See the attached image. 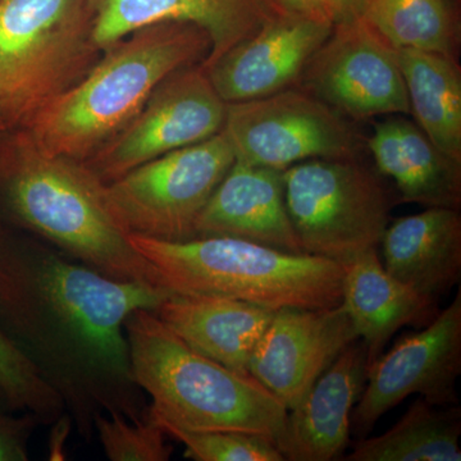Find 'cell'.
<instances>
[{
    "label": "cell",
    "mask_w": 461,
    "mask_h": 461,
    "mask_svg": "<svg viewBox=\"0 0 461 461\" xmlns=\"http://www.w3.org/2000/svg\"><path fill=\"white\" fill-rule=\"evenodd\" d=\"M93 36L107 50L127 35L160 23H193L208 33V68L230 48L250 38L281 11L272 0H91Z\"/></svg>",
    "instance_id": "cell-15"
},
{
    "label": "cell",
    "mask_w": 461,
    "mask_h": 461,
    "mask_svg": "<svg viewBox=\"0 0 461 461\" xmlns=\"http://www.w3.org/2000/svg\"><path fill=\"white\" fill-rule=\"evenodd\" d=\"M332 30L330 21L281 11L204 69L227 104L266 98L300 83Z\"/></svg>",
    "instance_id": "cell-14"
},
{
    "label": "cell",
    "mask_w": 461,
    "mask_h": 461,
    "mask_svg": "<svg viewBox=\"0 0 461 461\" xmlns=\"http://www.w3.org/2000/svg\"><path fill=\"white\" fill-rule=\"evenodd\" d=\"M384 269L415 291L438 300L461 278L459 209L430 206L388 223L381 240Z\"/></svg>",
    "instance_id": "cell-19"
},
{
    "label": "cell",
    "mask_w": 461,
    "mask_h": 461,
    "mask_svg": "<svg viewBox=\"0 0 461 461\" xmlns=\"http://www.w3.org/2000/svg\"><path fill=\"white\" fill-rule=\"evenodd\" d=\"M285 202L304 254L348 266L378 250L390 223L384 182L357 159H311L282 171Z\"/></svg>",
    "instance_id": "cell-7"
},
{
    "label": "cell",
    "mask_w": 461,
    "mask_h": 461,
    "mask_svg": "<svg viewBox=\"0 0 461 461\" xmlns=\"http://www.w3.org/2000/svg\"><path fill=\"white\" fill-rule=\"evenodd\" d=\"M2 240H3L2 236H0V244H2Z\"/></svg>",
    "instance_id": "cell-33"
},
{
    "label": "cell",
    "mask_w": 461,
    "mask_h": 461,
    "mask_svg": "<svg viewBox=\"0 0 461 461\" xmlns=\"http://www.w3.org/2000/svg\"><path fill=\"white\" fill-rule=\"evenodd\" d=\"M461 375V291L426 329L405 336L388 353L366 366V384L351 412L357 438L411 395L436 406L457 405Z\"/></svg>",
    "instance_id": "cell-11"
},
{
    "label": "cell",
    "mask_w": 461,
    "mask_h": 461,
    "mask_svg": "<svg viewBox=\"0 0 461 461\" xmlns=\"http://www.w3.org/2000/svg\"><path fill=\"white\" fill-rule=\"evenodd\" d=\"M169 291L121 281L42 244L0 250V320L9 338L62 397L83 438L100 415L142 420L144 391L133 378L127 317L156 311Z\"/></svg>",
    "instance_id": "cell-1"
},
{
    "label": "cell",
    "mask_w": 461,
    "mask_h": 461,
    "mask_svg": "<svg viewBox=\"0 0 461 461\" xmlns=\"http://www.w3.org/2000/svg\"><path fill=\"white\" fill-rule=\"evenodd\" d=\"M91 0H0V122L23 129L77 84L103 51Z\"/></svg>",
    "instance_id": "cell-6"
},
{
    "label": "cell",
    "mask_w": 461,
    "mask_h": 461,
    "mask_svg": "<svg viewBox=\"0 0 461 461\" xmlns=\"http://www.w3.org/2000/svg\"><path fill=\"white\" fill-rule=\"evenodd\" d=\"M3 132H5V129H3L2 122H0V135H2Z\"/></svg>",
    "instance_id": "cell-32"
},
{
    "label": "cell",
    "mask_w": 461,
    "mask_h": 461,
    "mask_svg": "<svg viewBox=\"0 0 461 461\" xmlns=\"http://www.w3.org/2000/svg\"><path fill=\"white\" fill-rule=\"evenodd\" d=\"M223 132L236 159L278 171L311 159H357L360 151L345 115L303 87L229 103Z\"/></svg>",
    "instance_id": "cell-9"
},
{
    "label": "cell",
    "mask_w": 461,
    "mask_h": 461,
    "mask_svg": "<svg viewBox=\"0 0 461 461\" xmlns=\"http://www.w3.org/2000/svg\"><path fill=\"white\" fill-rule=\"evenodd\" d=\"M357 339L342 304L327 309H280L251 354L249 375L291 411L321 373Z\"/></svg>",
    "instance_id": "cell-13"
},
{
    "label": "cell",
    "mask_w": 461,
    "mask_h": 461,
    "mask_svg": "<svg viewBox=\"0 0 461 461\" xmlns=\"http://www.w3.org/2000/svg\"><path fill=\"white\" fill-rule=\"evenodd\" d=\"M199 236H229L303 253L285 202L282 171L235 159L196 222Z\"/></svg>",
    "instance_id": "cell-17"
},
{
    "label": "cell",
    "mask_w": 461,
    "mask_h": 461,
    "mask_svg": "<svg viewBox=\"0 0 461 461\" xmlns=\"http://www.w3.org/2000/svg\"><path fill=\"white\" fill-rule=\"evenodd\" d=\"M153 312L194 351L242 375L275 314L230 297L177 293Z\"/></svg>",
    "instance_id": "cell-18"
},
{
    "label": "cell",
    "mask_w": 461,
    "mask_h": 461,
    "mask_svg": "<svg viewBox=\"0 0 461 461\" xmlns=\"http://www.w3.org/2000/svg\"><path fill=\"white\" fill-rule=\"evenodd\" d=\"M227 103L202 65L168 76L131 122L83 165L103 184L149 160L198 144L223 130Z\"/></svg>",
    "instance_id": "cell-10"
},
{
    "label": "cell",
    "mask_w": 461,
    "mask_h": 461,
    "mask_svg": "<svg viewBox=\"0 0 461 461\" xmlns=\"http://www.w3.org/2000/svg\"><path fill=\"white\" fill-rule=\"evenodd\" d=\"M74 427L71 415L68 412L60 415L54 423H51L50 438V460L59 461L66 459V441L69 432Z\"/></svg>",
    "instance_id": "cell-30"
},
{
    "label": "cell",
    "mask_w": 461,
    "mask_h": 461,
    "mask_svg": "<svg viewBox=\"0 0 461 461\" xmlns=\"http://www.w3.org/2000/svg\"><path fill=\"white\" fill-rule=\"evenodd\" d=\"M0 189L17 220L67 257L115 280L158 286L109 212L104 184L83 163L11 130L0 135Z\"/></svg>",
    "instance_id": "cell-3"
},
{
    "label": "cell",
    "mask_w": 461,
    "mask_h": 461,
    "mask_svg": "<svg viewBox=\"0 0 461 461\" xmlns=\"http://www.w3.org/2000/svg\"><path fill=\"white\" fill-rule=\"evenodd\" d=\"M333 26L363 20L372 0H321Z\"/></svg>",
    "instance_id": "cell-29"
},
{
    "label": "cell",
    "mask_w": 461,
    "mask_h": 461,
    "mask_svg": "<svg viewBox=\"0 0 461 461\" xmlns=\"http://www.w3.org/2000/svg\"><path fill=\"white\" fill-rule=\"evenodd\" d=\"M133 378L150 396L148 417L195 430H235L277 446L288 411L253 375L196 353L153 311L138 309L124 323Z\"/></svg>",
    "instance_id": "cell-4"
},
{
    "label": "cell",
    "mask_w": 461,
    "mask_h": 461,
    "mask_svg": "<svg viewBox=\"0 0 461 461\" xmlns=\"http://www.w3.org/2000/svg\"><path fill=\"white\" fill-rule=\"evenodd\" d=\"M411 113L442 153L461 163V72L455 57L395 50Z\"/></svg>",
    "instance_id": "cell-22"
},
{
    "label": "cell",
    "mask_w": 461,
    "mask_h": 461,
    "mask_svg": "<svg viewBox=\"0 0 461 461\" xmlns=\"http://www.w3.org/2000/svg\"><path fill=\"white\" fill-rule=\"evenodd\" d=\"M363 20L393 50L455 57L456 35L445 0H372Z\"/></svg>",
    "instance_id": "cell-24"
},
{
    "label": "cell",
    "mask_w": 461,
    "mask_h": 461,
    "mask_svg": "<svg viewBox=\"0 0 461 461\" xmlns=\"http://www.w3.org/2000/svg\"><path fill=\"white\" fill-rule=\"evenodd\" d=\"M235 159L222 130L104 184L105 203L127 235L186 241L196 238L199 215Z\"/></svg>",
    "instance_id": "cell-8"
},
{
    "label": "cell",
    "mask_w": 461,
    "mask_h": 461,
    "mask_svg": "<svg viewBox=\"0 0 461 461\" xmlns=\"http://www.w3.org/2000/svg\"><path fill=\"white\" fill-rule=\"evenodd\" d=\"M0 393L14 409L35 415L41 424L54 423L65 414L62 397L41 377L29 357L0 323Z\"/></svg>",
    "instance_id": "cell-25"
},
{
    "label": "cell",
    "mask_w": 461,
    "mask_h": 461,
    "mask_svg": "<svg viewBox=\"0 0 461 461\" xmlns=\"http://www.w3.org/2000/svg\"><path fill=\"white\" fill-rule=\"evenodd\" d=\"M169 293L230 297L271 309H327L341 304L345 267L229 236L169 242L127 235Z\"/></svg>",
    "instance_id": "cell-5"
},
{
    "label": "cell",
    "mask_w": 461,
    "mask_h": 461,
    "mask_svg": "<svg viewBox=\"0 0 461 461\" xmlns=\"http://www.w3.org/2000/svg\"><path fill=\"white\" fill-rule=\"evenodd\" d=\"M381 175L395 182L402 202L459 209L461 163L442 153L418 124L393 117L366 140Z\"/></svg>",
    "instance_id": "cell-21"
},
{
    "label": "cell",
    "mask_w": 461,
    "mask_h": 461,
    "mask_svg": "<svg viewBox=\"0 0 461 461\" xmlns=\"http://www.w3.org/2000/svg\"><path fill=\"white\" fill-rule=\"evenodd\" d=\"M280 5L285 11L321 18V20H327L330 23L321 0H280Z\"/></svg>",
    "instance_id": "cell-31"
},
{
    "label": "cell",
    "mask_w": 461,
    "mask_h": 461,
    "mask_svg": "<svg viewBox=\"0 0 461 461\" xmlns=\"http://www.w3.org/2000/svg\"><path fill=\"white\" fill-rule=\"evenodd\" d=\"M300 83L354 120L411 114L396 51L364 20L333 26Z\"/></svg>",
    "instance_id": "cell-12"
},
{
    "label": "cell",
    "mask_w": 461,
    "mask_h": 461,
    "mask_svg": "<svg viewBox=\"0 0 461 461\" xmlns=\"http://www.w3.org/2000/svg\"><path fill=\"white\" fill-rule=\"evenodd\" d=\"M147 414V412H145ZM156 421V420H154ZM167 436L186 448V457L196 461H284L271 439L235 430H195L156 421Z\"/></svg>",
    "instance_id": "cell-26"
},
{
    "label": "cell",
    "mask_w": 461,
    "mask_h": 461,
    "mask_svg": "<svg viewBox=\"0 0 461 461\" xmlns=\"http://www.w3.org/2000/svg\"><path fill=\"white\" fill-rule=\"evenodd\" d=\"M38 424L30 412L23 418L0 415V461L29 460V439Z\"/></svg>",
    "instance_id": "cell-28"
},
{
    "label": "cell",
    "mask_w": 461,
    "mask_h": 461,
    "mask_svg": "<svg viewBox=\"0 0 461 461\" xmlns=\"http://www.w3.org/2000/svg\"><path fill=\"white\" fill-rule=\"evenodd\" d=\"M0 396H3V395H2V393H0Z\"/></svg>",
    "instance_id": "cell-34"
},
{
    "label": "cell",
    "mask_w": 461,
    "mask_h": 461,
    "mask_svg": "<svg viewBox=\"0 0 461 461\" xmlns=\"http://www.w3.org/2000/svg\"><path fill=\"white\" fill-rule=\"evenodd\" d=\"M95 433L112 461H167L172 455L165 429L147 414L138 421L118 414L100 415Z\"/></svg>",
    "instance_id": "cell-27"
},
{
    "label": "cell",
    "mask_w": 461,
    "mask_h": 461,
    "mask_svg": "<svg viewBox=\"0 0 461 461\" xmlns=\"http://www.w3.org/2000/svg\"><path fill=\"white\" fill-rule=\"evenodd\" d=\"M459 406H436L420 399L412 402L393 429L364 437L348 461H460Z\"/></svg>",
    "instance_id": "cell-23"
},
{
    "label": "cell",
    "mask_w": 461,
    "mask_h": 461,
    "mask_svg": "<svg viewBox=\"0 0 461 461\" xmlns=\"http://www.w3.org/2000/svg\"><path fill=\"white\" fill-rule=\"evenodd\" d=\"M436 303L393 277L379 260L377 250L345 266L341 304L357 338L362 339L366 366L384 353L397 330L435 320Z\"/></svg>",
    "instance_id": "cell-20"
},
{
    "label": "cell",
    "mask_w": 461,
    "mask_h": 461,
    "mask_svg": "<svg viewBox=\"0 0 461 461\" xmlns=\"http://www.w3.org/2000/svg\"><path fill=\"white\" fill-rule=\"evenodd\" d=\"M208 33L193 23H160L115 42L86 75L23 127L51 154L85 162L124 129L168 76L202 65Z\"/></svg>",
    "instance_id": "cell-2"
},
{
    "label": "cell",
    "mask_w": 461,
    "mask_h": 461,
    "mask_svg": "<svg viewBox=\"0 0 461 461\" xmlns=\"http://www.w3.org/2000/svg\"><path fill=\"white\" fill-rule=\"evenodd\" d=\"M348 345L287 414L277 442L285 460L339 459L350 441L351 412L366 378V348Z\"/></svg>",
    "instance_id": "cell-16"
}]
</instances>
